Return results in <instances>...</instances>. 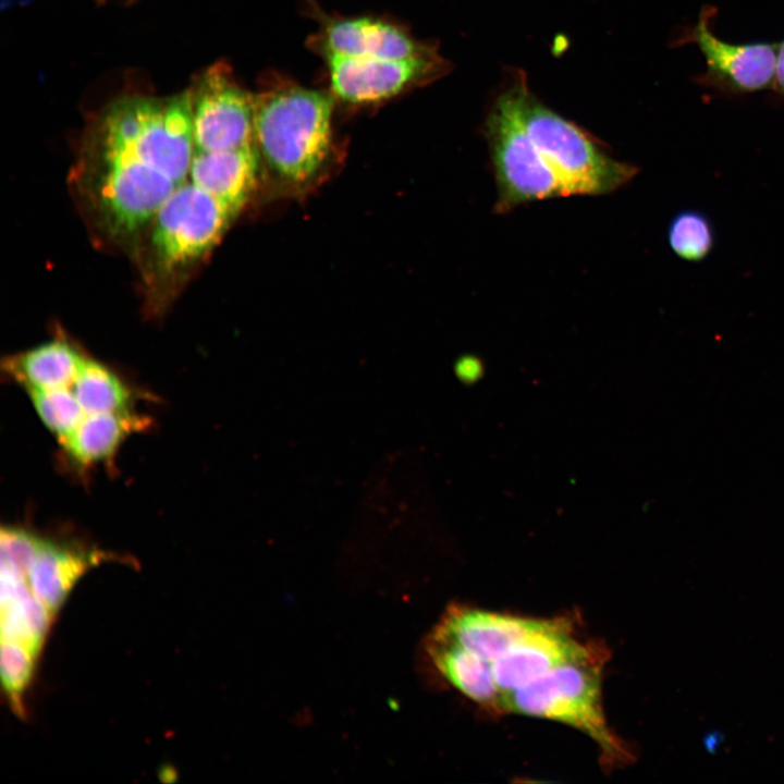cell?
<instances>
[{
    "mask_svg": "<svg viewBox=\"0 0 784 784\" xmlns=\"http://www.w3.org/2000/svg\"><path fill=\"white\" fill-rule=\"evenodd\" d=\"M193 156L191 93L127 98L107 111L86 143L77 185L105 233L130 240L185 183Z\"/></svg>",
    "mask_w": 784,
    "mask_h": 784,
    "instance_id": "obj_1",
    "label": "cell"
},
{
    "mask_svg": "<svg viewBox=\"0 0 784 784\" xmlns=\"http://www.w3.org/2000/svg\"><path fill=\"white\" fill-rule=\"evenodd\" d=\"M609 658L603 642L589 640L578 657L504 695L503 714L551 720L581 732L593 740L609 771L633 763L634 751L611 730L603 710L602 673Z\"/></svg>",
    "mask_w": 784,
    "mask_h": 784,
    "instance_id": "obj_2",
    "label": "cell"
},
{
    "mask_svg": "<svg viewBox=\"0 0 784 784\" xmlns=\"http://www.w3.org/2000/svg\"><path fill=\"white\" fill-rule=\"evenodd\" d=\"M332 95L296 85L255 97V143L282 179L303 183L320 170L331 147Z\"/></svg>",
    "mask_w": 784,
    "mask_h": 784,
    "instance_id": "obj_3",
    "label": "cell"
},
{
    "mask_svg": "<svg viewBox=\"0 0 784 784\" xmlns=\"http://www.w3.org/2000/svg\"><path fill=\"white\" fill-rule=\"evenodd\" d=\"M238 213L188 179L158 210L148 229L145 272L151 282L183 273L208 254Z\"/></svg>",
    "mask_w": 784,
    "mask_h": 784,
    "instance_id": "obj_4",
    "label": "cell"
},
{
    "mask_svg": "<svg viewBox=\"0 0 784 784\" xmlns=\"http://www.w3.org/2000/svg\"><path fill=\"white\" fill-rule=\"evenodd\" d=\"M522 120L564 196L609 194L638 173L637 167L613 158L589 133L536 100L528 88Z\"/></svg>",
    "mask_w": 784,
    "mask_h": 784,
    "instance_id": "obj_5",
    "label": "cell"
},
{
    "mask_svg": "<svg viewBox=\"0 0 784 784\" xmlns=\"http://www.w3.org/2000/svg\"><path fill=\"white\" fill-rule=\"evenodd\" d=\"M527 88L525 77H516L495 99L485 124L497 185V213H506L526 203L564 196L560 182L523 123L522 101Z\"/></svg>",
    "mask_w": 784,
    "mask_h": 784,
    "instance_id": "obj_6",
    "label": "cell"
},
{
    "mask_svg": "<svg viewBox=\"0 0 784 784\" xmlns=\"http://www.w3.org/2000/svg\"><path fill=\"white\" fill-rule=\"evenodd\" d=\"M194 151L248 147L255 143V97L222 63L208 69L191 91Z\"/></svg>",
    "mask_w": 784,
    "mask_h": 784,
    "instance_id": "obj_7",
    "label": "cell"
},
{
    "mask_svg": "<svg viewBox=\"0 0 784 784\" xmlns=\"http://www.w3.org/2000/svg\"><path fill=\"white\" fill-rule=\"evenodd\" d=\"M714 8L706 7L697 24L683 35V42L698 46L706 59V71L697 83L725 94H746L773 85L776 42L730 44L710 28Z\"/></svg>",
    "mask_w": 784,
    "mask_h": 784,
    "instance_id": "obj_8",
    "label": "cell"
},
{
    "mask_svg": "<svg viewBox=\"0 0 784 784\" xmlns=\"http://www.w3.org/2000/svg\"><path fill=\"white\" fill-rule=\"evenodd\" d=\"M332 95L353 105L385 100L443 70L436 52L406 59L327 56Z\"/></svg>",
    "mask_w": 784,
    "mask_h": 784,
    "instance_id": "obj_9",
    "label": "cell"
},
{
    "mask_svg": "<svg viewBox=\"0 0 784 784\" xmlns=\"http://www.w3.org/2000/svg\"><path fill=\"white\" fill-rule=\"evenodd\" d=\"M588 644L576 637L572 617H536L530 629L491 664L502 698L578 657Z\"/></svg>",
    "mask_w": 784,
    "mask_h": 784,
    "instance_id": "obj_10",
    "label": "cell"
},
{
    "mask_svg": "<svg viewBox=\"0 0 784 784\" xmlns=\"http://www.w3.org/2000/svg\"><path fill=\"white\" fill-rule=\"evenodd\" d=\"M535 620L452 604L434 627L492 664L530 629Z\"/></svg>",
    "mask_w": 784,
    "mask_h": 784,
    "instance_id": "obj_11",
    "label": "cell"
},
{
    "mask_svg": "<svg viewBox=\"0 0 784 784\" xmlns=\"http://www.w3.org/2000/svg\"><path fill=\"white\" fill-rule=\"evenodd\" d=\"M321 42L327 56L406 59L432 52L400 27L372 17L333 20Z\"/></svg>",
    "mask_w": 784,
    "mask_h": 784,
    "instance_id": "obj_12",
    "label": "cell"
},
{
    "mask_svg": "<svg viewBox=\"0 0 784 784\" xmlns=\"http://www.w3.org/2000/svg\"><path fill=\"white\" fill-rule=\"evenodd\" d=\"M426 653L440 675L464 696L493 714H503L502 695L491 664L433 627Z\"/></svg>",
    "mask_w": 784,
    "mask_h": 784,
    "instance_id": "obj_13",
    "label": "cell"
},
{
    "mask_svg": "<svg viewBox=\"0 0 784 784\" xmlns=\"http://www.w3.org/2000/svg\"><path fill=\"white\" fill-rule=\"evenodd\" d=\"M259 157L256 145L223 151H194L187 179L240 211L257 185Z\"/></svg>",
    "mask_w": 784,
    "mask_h": 784,
    "instance_id": "obj_14",
    "label": "cell"
},
{
    "mask_svg": "<svg viewBox=\"0 0 784 784\" xmlns=\"http://www.w3.org/2000/svg\"><path fill=\"white\" fill-rule=\"evenodd\" d=\"M86 357L65 340H52L7 359V372L29 391L70 388Z\"/></svg>",
    "mask_w": 784,
    "mask_h": 784,
    "instance_id": "obj_15",
    "label": "cell"
},
{
    "mask_svg": "<svg viewBox=\"0 0 784 784\" xmlns=\"http://www.w3.org/2000/svg\"><path fill=\"white\" fill-rule=\"evenodd\" d=\"M91 556L76 549L44 540L28 573L35 597L53 613L90 565Z\"/></svg>",
    "mask_w": 784,
    "mask_h": 784,
    "instance_id": "obj_16",
    "label": "cell"
},
{
    "mask_svg": "<svg viewBox=\"0 0 784 784\" xmlns=\"http://www.w3.org/2000/svg\"><path fill=\"white\" fill-rule=\"evenodd\" d=\"M142 426V419L127 411L86 414L61 443L74 462L87 466L111 456Z\"/></svg>",
    "mask_w": 784,
    "mask_h": 784,
    "instance_id": "obj_17",
    "label": "cell"
},
{
    "mask_svg": "<svg viewBox=\"0 0 784 784\" xmlns=\"http://www.w3.org/2000/svg\"><path fill=\"white\" fill-rule=\"evenodd\" d=\"M85 414L127 411L130 390L108 367L87 358L72 384Z\"/></svg>",
    "mask_w": 784,
    "mask_h": 784,
    "instance_id": "obj_18",
    "label": "cell"
},
{
    "mask_svg": "<svg viewBox=\"0 0 784 784\" xmlns=\"http://www.w3.org/2000/svg\"><path fill=\"white\" fill-rule=\"evenodd\" d=\"M52 613L32 589L1 605V639L17 641L38 653L50 626Z\"/></svg>",
    "mask_w": 784,
    "mask_h": 784,
    "instance_id": "obj_19",
    "label": "cell"
},
{
    "mask_svg": "<svg viewBox=\"0 0 784 784\" xmlns=\"http://www.w3.org/2000/svg\"><path fill=\"white\" fill-rule=\"evenodd\" d=\"M671 249L679 258L698 262L706 259L715 244V232L709 217L698 209L677 212L667 228Z\"/></svg>",
    "mask_w": 784,
    "mask_h": 784,
    "instance_id": "obj_20",
    "label": "cell"
},
{
    "mask_svg": "<svg viewBox=\"0 0 784 784\" xmlns=\"http://www.w3.org/2000/svg\"><path fill=\"white\" fill-rule=\"evenodd\" d=\"M35 411L44 425L61 439L86 415L70 388L29 391Z\"/></svg>",
    "mask_w": 784,
    "mask_h": 784,
    "instance_id": "obj_21",
    "label": "cell"
},
{
    "mask_svg": "<svg viewBox=\"0 0 784 784\" xmlns=\"http://www.w3.org/2000/svg\"><path fill=\"white\" fill-rule=\"evenodd\" d=\"M37 653L12 640L1 639V677L11 702L20 710L21 697L28 685Z\"/></svg>",
    "mask_w": 784,
    "mask_h": 784,
    "instance_id": "obj_22",
    "label": "cell"
},
{
    "mask_svg": "<svg viewBox=\"0 0 784 784\" xmlns=\"http://www.w3.org/2000/svg\"><path fill=\"white\" fill-rule=\"evenodd\" d=\"M44 539L19 528H2L0 534L1 566L12 568L28 578Z\"/></svg>",
    "mask_w": 784,
    "mask_h": 784,
    "instance_id": "obj_23",
    "label": "cell"
},
{
    "mask_svg": "<svg viewBox=\"0 0 784 784\" xmlns=\"http://www.w3.org/2000/svg\"><path fill=\"white\" fill-rule=\"evenodd\" d=\"M772 86L782 97H784V40L779 44Z\"/></svg>",
    "mask_w": 784,
    "mask_h": 784,
    "instance_id": "obj_24",
    "label": "cell"
},
{
    "mask_svg": "<svg viewBox=\"0 0 784 784\" xmlns=\"http://www.w3.org/2000/svg\"><path fill=\"white\" fill-rule=\"evenodd\" d=\"M723 742V735L718 731L709 732L703 737V747L709 752H714Z\"/></svg>",
    "mask_w": 784,
    "mask_h": 784,
    "instance_id": "obj_25",
    "label": "cell"
}]
</instances>
